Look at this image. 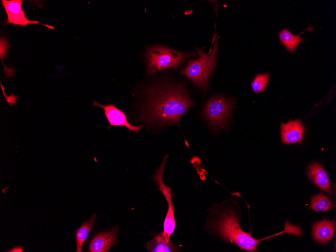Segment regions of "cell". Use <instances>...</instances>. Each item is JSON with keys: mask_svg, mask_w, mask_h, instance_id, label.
<instances>
[{"mask_svg": "<svg viewBox=\"0 0 336 252\" xmlns=\"http://www.w3.org/2000/svg\"><path fill=\"white\" fill-rule=\"evenodd\" d=\"M93 104L104 110L105 116L110 124L108 129L112 126H124L131 131L137 132L143 128L142 125L135 126L130 124L128 122L124 112L113 104L104 105L99 104L95 101L93 102Z\"/></svg>", "mask_w": 336, "mask_h": 252, "instance_id": "8", "label": "cell"}, {"mask_svg": "<svg viewBox=\"0 0 336 252\" xmlns=\"http://www.w3.org/2000/svg\"><path fill=\"white\" fill-rule=\"evenodd\" d=\"M24 250V247L21 246H16L8 251L11 252H22Z\"/></svg>", "mask_w": 336, "mask_h": 252, "instance_id": "18", "label": "cell"}, {"mask_svg": "<svg viewBox=\"0 0 336 252\" xmlns=\"http://www.w3.org/2000/svg\"><path fill=\"white\" fill-rule=\"evenodd\" d=\"M118 231V226H115L108 231L96 234L90 242L89 251H108L111 246L117 243Z\"/></svg>", "mask_w": 336, "mask_h": 252, "instance_id": "11", "label": "cell"}, {"mask_svg": "<svg viewBox=\"0 0 336 252\" xmlns=\"http://www.w3.org/2000/svg\"><path fill=\"white\" fill-rule=\"evenodd\" d=\"M1 3L7 15V23L9 24L26 26L29 24H42L54 29L50 25L40 23L38 21L29 20L26 18L25 11L22 9V0H2Z\"/></svg>", "mask_w": 336, "mask_h": 252, "instance_id": "7", "label": "cell"}, {"mask_svg": "<svg viewBox=\"0 0 336 252\" xmlns=\"http://www.w3.org/2000/svg\"><path fill=\"white\" fill-rule=\"evenodd\" d=\"M147 250L148 252L178 251L173 243L165 239L161 232L147 243Z\"/></svg>", "mask_w": 336, "mask_h": 252, "instance_id": "13", "label": "cell"}, {"mask_svg": "<svg viewBox=\"0 0 336 252\" xmlns=\"http://www.w3.org/2000/svg\"><path fill=\"white\" fill-rule=\"evenodd\" d=\"M96 219V214H94L91 219L82 223L81 226L75 232L76 252H81L85 240L89 232L92 230Z\"/></svg>", "mask_w": 336, "mask_h": 252, "instance_id": "15", "label": "cell"}, {"mask_svg": "<svg viewBox=\"0 0 336 252\" xmlns=\"http://www.w3.org/2000/svg\"><path fill=\"white\" fill-rule=\"evenodd\" d=\"M210 226L218 236L226 241L235 243L242 251L249 252L257 251V246L262 240L282 233L296 235L298 231L296 225H293L286 221L284 230L262 239L254 238L250 232H245L241 229L237 215L232 209H228L224 212L216 221L211 222Z\"/></svg>", "mask_w": 336, "mask_h": 252, "instance_id": "2", "label": "cell"}, {"mask_svg": "<svg viewBox=\"0 0 336 252\" xmlns=\"http://www.w3.org/2000/svg\"><path fill=\"white\" fill-rule=\"evenodd\" d=\"M194 105L183 86H162L148 91L145 119L159 124L178 123Z\"/></svg>", "mask_w": 336, "mask_h": 252, "instance_id": "1", "label": "cell"}, {"mask_svg": "<svg viewBox=\"0 0 336 252\" xmlns=\"http://www.w3.org/2000/svg\"><path fill=\"white\" fill-rule=\"evenodd\" d=\"M192 55L161 46L150 47L146 52L147 73L150 74L167 68H176Z\"/></svg>", "mask_w": 336, "mask_h": 252, "instance_id": "4", "label": "cell"}, {"mask_svg": "<svg viewBox=\"0 0 336 252\" xmlns=\"http://www.w3.org/2000/svg\"><path fill=\"white\" fill-rule=\"evenodd\" d=\"M269 79L270 74L268 73L256 74L254 80L251 83V87L253 91L258 93L264 91L267 88Z\"/></svg>", "mask_w": 336, "mask_h": 252, "instance_id": "17", "label": "cell"}, {"mask_svg": "<svg viewBox=\"0 0 336 252\" xmlns=\"http://www.w3.org/2000/svg\"><path fill=\"white\" fill-rule=\"evenodd\" d=\"M217 49L216 38L212 49L208 54L197 48L199 57L196 60H190L187 66L181 71V74L188 77L196 87L204 92L207 87L209 76L216 64Z\"/></svg>", "mask_w": 336, "mask_h": 252, "instance_id": "3", "label": "cell"}, {"mask_svg": "<svg viewBox=\"0 0 336 252\" xmlns=\"http://www.w3.org/2000/svg\"><path fill=\"white\" fill-rule=\"evenodd\" d=\"M309 209L316 212L328 211L334 206L328 197L322 193L312 196Z\"/></svg>", "mask_w": 336, "mask_h": 252, "instance_id": "16", "label": "cell"}, {"mask_svg": "<svg viewBox=\"0 0 336 252\" xmlns=\"http://www.w3.org/2000/svg\"><path fill=\"white\" fill-rule=\"evenodd\" d=\"M167 157V155H166L163 158L161 165L157 170L156 173L153 178L155 183L159 186V189L163 194L168 203V210L164 221L163 231L161 232V234L167 241H170V236L175 230V220L174 214V206L171 200L173 194H172L170 188L165 186L162 181L164 165Z\"/></svg>", "mask_w": 336, "mask_h": 252, "instance_id": "6", "label": "cell"}, {"mask_svg": "<svg viewBox=\"0 0 336 252\" xmlns=\"http://www.w3.org/2000/svg\"><path fill=\"white\" fill-rule=\"evenodd\" d=\"M309 180L323 192L332 196L330 181L323 166L318 162L312 161L307 167Z\"/></svg>", "mask_w": 336, "mask_h": 252, "instance_id": "10", "label": "cell"}, {"mask_svg": "<svg viewBox=\"0 0 336 252\" xmlns=\"http://www.w3.org/2000/svg\"><path fill=\"white\" fill-rule=\"evenodd\" d=\"M233 103L231 99L214 97L205 105L203 115L215 129L223 128L231 113Z\"/></svg>", "mask_w": 336, "mask_h": 252, "instance_id": "5", "label": "cell"}, {"mask_svg": "<svg viewBox=\"0 0 336 252\" xmlns=\"http://www.w3.org/2000/svg\"><path fill=\"white\" fill-rule=\"evenodd\" d=\"M281 43L284 45L288 52L292 53L297 46L302 42L300 34L295 35L292 34L286 28H284L279 33Z\"/></svg>", "mask_w": 336, "mask_h": 252, "instance_id": "14", "label": "cell"}, {"mask_svg": "<svg viewBox=\"0 0 336 252\" xmlns=\"http://www.w3.org/2000/svg\"><path fill=\"white\" fill-rule=\"evenodd\" d=\"M280 133L282 143H299L304 139L305 128L300 119L290 120L286 123L281 122Z\"/></svg>", "mask_w": 336, "mask_h": 252, "instance_id": "9", "label": "cell"}, {"mask_svg": "<svg viewBox=\"0 0 336 252\" xmlns=\"http://www.w3.org/2000/svg\"><path fill=\"white\" fill-rule=\"evenodd\" d=\"M335 223L334 220L324 219L314 222L312 226V236L320 244L328 243L333 237Z\"/></svg>", "mask_w": 336, "mask_h": 252, "instance_id": "12", "label": "cell"}]
</instances>
